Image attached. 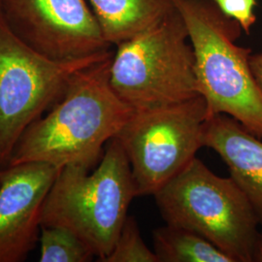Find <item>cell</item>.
Listing matches in <instances>:
<instances>
[{"label": "cell", "mask_w": 262, "mask_h": 262, "mask_svg": "<svg viewBox=\"0 0 262 262\" xmlns=\"http://www.w3.org/2000/svg\"><path fill=\"white\" fill-rule=\"evenodd\" d=\"M100 262H159L144 242L136 220L127 215L110 253Z\"/></svg>", "instance_id": "14"}, {"label": "cell", "mask_w": 262, "mask_h": 262, "mask_svg": "<svg viewBox=\"0 0 262 262\" xmlns=\"http://www.w3.org/2000/svg\"><path fill=\"white\" fill-rule=\"evenodd\" d=\"M56 61L40 55L9 28L0 8V165L9 164L21 134L61 98L72 76L108 56Z\"/></svg>", "instance_id": "6"}, {"label": "cell", "mask_w": 262, "mask_h": 262, "mask_svg": "<svg viewBox=\"0 0 262 262\" xmlns=\"http://www.w3.org/2000/svg\"><path fill=\"white\" fill-rule=\"evenodd\" d=\"M195 55L208 118L224 114L262 140V93L250 66L252 50L236 44L242 28L212 0H173Z\"/></svg>", "instance_id": "3"}, {"label": "cell", "mask_w": 262, "mask_h": 262, "mask_svg": "<svg viewBox=\"0 0 262 262\" xmlns=\"http://www.w3.org/2000/svg\"><path fill=\"white\" fill-rule=\"evenodd\" d=\"M207 119L201 95L132 113L115 138L129 161L137 196H152L196 157L204 147Z\"/></svg>", "instance_id": "7"}, {"label": "cell", "mask_w": 262, "mask_h": 262, "mask_svg": "<svg viewBox=\"0 0 262 262\" xmlns=\"http://www.w3.org/2000/svg\"><path fill=\"white\" fill-rule=\"evenodd\" d=\"M59 169L43 162L0 172V262H23L39 243L42 209Z\"/></svg>", "instance_id": "9"}, {"label": "cell", "mask_w": 262, "mask_h": 262, "mask_svg": "<svg viewBox=\"0 0 262 262\" xmlns=\"http://www.w3.org/2000/svg\"><path fill=\"white\" fill-rule=\"evenodd\" d=\"M250 66H251L253 77L255 79V82L262 93V53L251 55Z\"/></svg>", "instance_id": "16"}, {"label": "cell", "mask_w": 262, "mask_h": 262, "mask_svg": "<svg viewBox=\"0 0 262 262\" xmlns=\"http://www.w3.org/2000/svg\"><path fill=\"white\" fill-rule=\"evenodd\" d=\"M2 168H3V167H2L1 165H0V172H1V170H2Z\"/></svg>", "instance_id": "18"}, {"label": "cell", "mask_w": 262, "mask_h": 262, "mask_svg": "<svg viewBox=\"0 0 262 262\" xmlns=\"http://www.w3.org/2000/svg\"><path fill=\"white\" fill-rule=\"evenodd\" d=\"M226 17L235 20L244 32L250 34L256 17L254 7L256 0H212Z\"/></svg>", "instance_id": "15"}, {"label": "cell", "mask_w": 262, "mask_h": 262, "mask_svg": "<svg viewBox=\"0 0 262 262\" xmlns=\"http://www.w3.org/2000/svg\"><path fill=\"white\" fill-rule=\"evenodd\" d=\"M203 143L224 159L230 177L253 205L262 230L261 139L233 118L216 114L207 119Z\"/></svg>", "instance_id": "10"}, {"label": "cell", "mask_w": 262, "mask_h": 262, "mask_svg": "<svg viewBox=\"0 0 262 262\" xmlns=\"http://www.w3.org/2000/svg\"><path fill=\"white\" fill-rule=\"evenodd\" d=\"M154 252L159 262H233L204 237L166 225L154 230Z\"/></svg>", "instance_id": "12"}, {"label": "cell", "mask_w": 262, "mask_h": 262, "mask_svg": "<svg viewBox=\"0 0 262 262\" xmlns=\"http://www.w3.org/2000/svg\"><path fill=\"white\" fill-rule=\"evenodd\" d=\"M152 196L166 225L204 237L233 262L255 261L260 225L231 177L215 175L195 157Z\"/></svg>", "instance_id": "4"}, {"label": "cell", "mask_w": 262, "mask_h": 262, "mask_svg": "<svg viewBox=\"0 0 262 262\" xmlns=\"http://www.w3.org/2000/svg\"><path fill=\"white\" fill-rule=\"evenodd\" d=\"M0 8L11 30L52 60L97 56L112 46L86 0H0Z\"/></svg>", "instance_id": "8"}, {"label": "cell", "mask_w": 262, "mask_h": 262, "mask_svg": "<svg viewBox=\"0 0 262 262\" xmlns=\"http://www.w3.org/2000/svg\"><path fill=\"white\" fill-rule=\"evenodd\" d=\"M106 41L118 46L176 11L173 0H86Z\"/></svg>", "instance_id": "11"}, {"label": "cell", "mask_w": 262, "mask_h": 262, "mask_svg": "<svg viewBox=\"0 0 262 262\" xmlns=\"http://www.w3.org/2000/svg\"><path fill=\"white\" fill-rule=\"evenodd\" d=\"M39 243L40 262H88L95 257L78 236L62 227L42 226Z\"/></svg>", "instance_id": "13"}, {"label": "cell", "mask_w": 262, "mask_h": 262, "mask_svg": "<svg viewBox=\"0 0 262 262\" xmlns=\"http://www.w3.org/2000/svg\"><path fill=\"white\" fill-rule=\"evenodd\" d=\"M137 197L130 164L117 138L109 141L94 170L69 165L59 170L42 209V226L78 236L101 261L112 251Z\"/></svg>", "instance_id": "2"}, {"label": "cell", "mask_w": 262, "mask_h": 262, "mask_svg": "<svg viewBox=\"0 0 262 262\" xmlns=\"http://www.w3.org/2000/svg\"><path fill=\"white\" fill-rule=\"evenodd\" d=\"M110 83L133 112L200 96L194 51L178 10L117 46L110 67Z\"/></svg>", "instance_id": "5"}, {"label": "cell", "mask_w": 262, "mask_h": 262, "mask_svg": "<svg viewBox=\"0 0 262 262\" xmlns=\"http://www.w3.org/2000/svg\"><path fill=\"white\" fill-rule=\"evenodd\" d=\"M255 261L262 262V233L259 237V241L257 245V250L255 254Z\"/></svg>", "instance_id": "17"}, {"label": "cell", "mask_w": 262, "mask_h": 262, "mask_svg": "<svg viewBox=\"0 0 262 262\" xmlns=\"http://www.w3.org/2000/svg\"><path fill=\"white\" fill-rule=\"evenodd\" d=\"M114 53L77 71L61 98L21 134L8 165L43 162L93 169L133 110L113 90Z\"/></svg>", "instance_id": "1"}]
</instances>
